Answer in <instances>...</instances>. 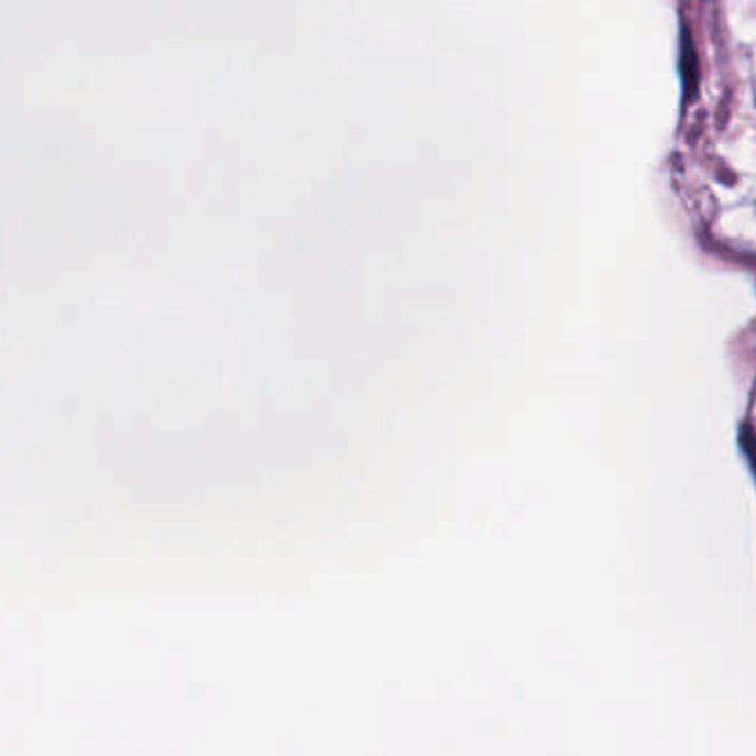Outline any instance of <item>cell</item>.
I'll use <instances>...</instances> for the list:
<instances>
[{"label": "cell", "instance_id": "1", "mask_svg": "<svg viewBox=\"0 0 756 756\" xmlns=\"http://www.w3.org/2000/svg\"><path fill=\"white\" fill-rule=\"evenodd\" d=\"M679 69H681V80H683V91L686 98H692L697 94V85H699V61H697V52L690 39L688 28H681V52H679Z\"/></svg>", "mask_w": 756, "mask_h": 756}]
</instances>
